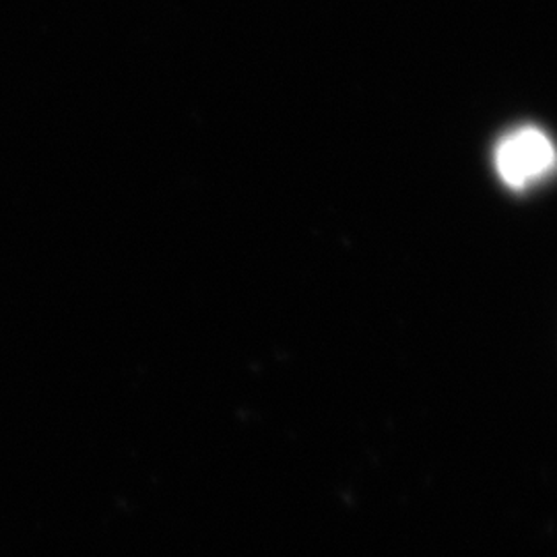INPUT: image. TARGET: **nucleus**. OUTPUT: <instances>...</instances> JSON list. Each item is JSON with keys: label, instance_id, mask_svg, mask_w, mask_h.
Listing matches in <instances>:
<instances>
[{"label": "nucleus", "instance_id": "1", "mask_svg": "<svg viewBox=\"0 0 557 557\" xmlns=\"http://www.w3.org/2000/svg\"><path fill=\"white\" fill-rule=\"evenodd\" d=\"M494 163L502 182L522 193L556 174V143L537 126H520L499 139Z\"/></svg>", "mask_w": 557, "mask_h": 557}]
</instances>
